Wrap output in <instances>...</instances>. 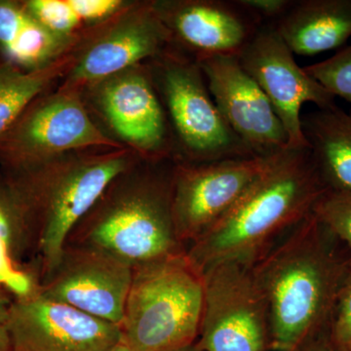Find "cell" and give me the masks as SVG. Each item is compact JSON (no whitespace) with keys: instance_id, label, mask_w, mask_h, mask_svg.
<instances>
[{"instance_id":"cell-1","label":"cell","mask_w":351,"mask_h":351,"mask_svg":"<svg viewBox=\"0 0 351 351\" xmlns=\"http://www.w3.org/2000/svg\"><path fill=\"white\" fill-rule=\"evenodd\" d=\"M350 250L311 212L252 265L267 302L270 346L297 351L330 330Z\"/></svg>"},{"instance_id":"cell-2","label":"cell","mask_w":351,"mask_h":351,"mask_svg":"<svg viewBox=\"0 0 351 351\" xmlns=\"http://www.w3.org/2000/svg\"><path fill=\"white\" fill-rule=\"evenodd\" d=\"M327 189L309 149H290L228 214L189 245L186 258L201 274L221 263L252 267L274 239L313 212Z\"/></svg>"},{"instance_id":"cell-3","label":"cell","mask_w":351,"mask_h":351,"mask_svg":"<svg viewBox=\"0 0 351 351\" xmlns=\"http://www.w3.org/2000/svg\"><path fill=\"white\" fill-rule=\"evenodd\" d=\"M174 165L142 160L115 178L64 246L101 252L132 269L186 253L173 221Z\"/></svg>"},{"instance_id":"cell-4","label":"cell","mask_w":351,"mask_h":351,"mask_svg":"<svg viewBox=\"0 0 351 351\" xmlns=\"http://www.w3.org/2000/svg\"><path fill=\"white\" fill-rule=\"evenodd\" d=\"M141 161L128 147L92 149L64 154L14 174L22 182L31 204L40 280L54 269L69 233L110 182Z\"/></svg>"},{"instance_id":"cell-5","label":"cell","mask_w":351,"mask_h":351,"mask_svg":"<svg viewBox=\"0 0 351 351\" xmlns=\"http://www.w3.org/2000/svg\"><path fill=\"white\" fill-rule=\"evenodd\" d=\"M202 274L186 253L133 269L121 343L131 351H168L195 343L202 317Z\"/></svg>"},{"instance_id":"cell-6","label":"cell","mask_w":351,"mask_h":351,"mask_svg":"<svg viewBox=\"0 0 351 351\" xmlns=\"http://www.w3.org/2000/svg\"><path fill=\"white\" fill-rule=\"evenodd\" d=\"M176 149V161L253 157L219 113L199 64L170 46L149 64Z\"/></svg>"},{"instance_id":"cell-7","label":"cell","mask_w":351,"mask_h":351,"mask_svg":"<svg viewBox=\"0 0 351 351\" xmlns=\"http://www.w3.org/2000/svg\"><path fill=\"white\" fill-rule=\"evenodd\" d=\"M124 147L95 123L83 95L57 88L22 113L0 143V160L20 174L71 152Z\"/></svg>"},{"instance_id":"cell-8","label":"cell","mask_w":351,"mask_h":351,"mask_svg":"<svg viewBox=\"0 0 351 351\" xmlns=\"http://www.w3.org/2000/svg\"><path fill=\"white\" fill-rule=\"evenodd\" d=\"M172 45L170 32L152 1H129L112 19L94 27L75 51V61L58 89L84 93L88 88Z\"/></svg>"},{"instance_id":"cell-9","label":"cell","mask_w":351,"mask_h":351,"mask_svg":"<svg viewBox=\"0 0 351 351\" xmlns=\"http://www.w3.org/2000/svg\"><path fill=\"white\" fill-rule=\"evenodd\" d=\"M285 152L207 163L175 161L172 215L182 246H189L218 223Z\"/></svg>"},{"instance_id":"cell-10","label":"cell","mask_w":351,"mask_h":351,"mask_svg":"<svg viewBox=\"0 0 351 351\" xmlns=\"http://www.w3.org/2000/svg\"><path fill=\"white\" fill-rule=\"evenodd\" d=\"M200 351H265L270 345L267 302L250 265L226 262L202 272Z\"/></svg>"},{"instance_id":"cell-11","label":"cell","mask_w":351,"mask_h":351,"mask_svg":"<svg viewBox=\"0 0 351 351\" xmlns=\"http://www.w3.org/2000/svg\"><path fill=\"white\" fill-rule=\"evenodd\" d=\"M117 141L145 162L176 160L174 138L151 66L141 64L88 88Z\"/></svg>"},{"instance_id":"cell-12","label":"cell","mask_w":351,"mask_h":351,"mask_svg":"<svg viewBox=\"0 0 351 351\" xmlns=\"http://www.w3.org/2000/svg\"><path fill=\"white\" fill-rule=\"evenodd\" d=\"M274 25H263L239 59L245 71L269 98L287 134L291 149H308L302 126V108L337 107L336 97L295 62Z\"/></svg>"},{"instance_id":"cell-13","label":"cell","mask_w":351,"mask_h":351,"mask_svg":"<svg viewBox=\"0 0 351 351\" xmlns=\"http://www.w3.org/2000/svg\"><path fill=\"white\" fill-rule=\"evenodd\" d=\"M133 269L101 252L64 246L38 294L120 327Z\"/></svg>"},{"instance_id":"cell-14","label":"cell","mask_w":351,"mask_h":351,"mask_svg":"<svg viewBox=\"0 0 351 351\" xmlns=\"http://www.w3.org/2000/svg\"><path fill=\"white\" fill-rule=\"evenodd\" d=\"M198 64L219 113L253 156H274L291 149L276 110L239 56L207 58Z\"/></svg>"},{"instance_id":"cell-15","label":"cell","mask_w":351,"mask_h":351,"mask_svg":"<svg viewBox=\"0 0 351 351\" xmlns=\"http://www.w3.org/2000/svg\"><path fill=\"white\" fill-rule=\"evenodd\" d=\"M6 325L14 351H110L120 327L36 294L13 299Z\"/></svg>"},{"instance_id":"cell-16","label":"cell","mask_w":351,"mask_h":351,"mask_svg":"<svg viewBox=\"0 0 351 351\" xmlns=\"http://www.w3.org/2000/svg\"><path fill=\"white\" fill-rule=\"evenodd\" d=\"M172 47L196 62L239 56L262 23L237 0H154Z\"/></svg>"},{"instance_id":"cell-17","label":"cell","mask_w":351,"mask_h":351,"mask_svg":"<svg viewBox=\"0 0 351 351\" xmlns=\"http://www.w3.org/2000/svg\"><path fill=\"white\" fill-rule=\"evenodd\" d=\"M36 226L29 198L17 176H0V288L13 299L38 294Z\"/></svg>"},{"instance_id":"cell-18","label":"cell","mask_w":351,"mask_h":351,"mask_svg":"<svg viewBox=\"0 0 351 351\" xmlns=\"http://www.w3.org/2000/svg\"><path fill=\"white\" fill-rule=\"evenodd\" d=\"M91 31L80 36H60L44 27L24 2L0 0V50L8 63L23 71L55 63L73 52Z\"/></svg>"},{"instance_id":"cell-19","label":"cell","mask_w":351,"mask_h":351,"mask_svg":"<svg viewBox=\"0 0 351 351\" xmlns=\"http://www.w3.org/2000/svg\"><path fill=\"white\" fill-rule=\"evenodd\" d=\"M274 25L295 55L338 49L351 38V0H295Z\"/></svg>"},{"instance_id":"cell-20","label":"cell","mask_w":351,"mask_h":351,"mask_svg":"<svg viewBox=\"0 0 351 351\" xmlns=\"http://www.w3.org/2000/svg\"><path fill=\"white\" fill-rule=\"evenodd\" d=\"M302 126L326 188L351 191V110H316L302 117Z\"/></svg>"},{"instance_id":"cell-21","label":"cell","mask_w":351,"mask_h":351,"mask_svg":"<svg viewBox=\"0 0 351 351\" xmlns=\"http://www.w3.org/2000/svg\"><path fill=\"white\" fill-rule=\"evenodd\" d=\"M76 49L38 71L0 64V143L32 101L63 80L75 63Z\"/></svg>"},{"instance_id":"cell-22","label":"cell","mask_w":351,"mask_h":351,"mask_svg":"<svg viewBox=\"0 0 351 351\" xmlns=\"http://www.w3.org/2000/svg\"><path fill=\"white\" fill-rule=\"evenodd\" d=\"M25 6L49 31L80 36L112 19L126 0H25Z\"/></svg>"},{"instance_id":"cell-23","label":"cell","mask_w":351,"mask_h":351,"mask_svg":"<svg viewBox=\"0 0 351 351\" xmlns=\"http://www.w3.org/2000/svg\"><path fill=\"white\" fill-rule=\"evenodd\" d=\"M313 213L351 254V191L327 189Z\"/></svg>"},{"instance_id":"cell-24","label":"cell","mask_w":351,"mask_h":351,"mask_svg":"<svg viewBox=\"0 0 351 351\" xmlns=\"http://www.w3.org/2000/svg\"><path fill=\"white\" fill-rule=\"evenodd\" d=\"M304 69L336 98L351 104V45Z\"/></svg>"},{"instance_id":"cell-25","label":"cell","mask_w":351,"mask_h":351,"mask_svg":"<svg viewBox=\"0 0 351 351\" xmlns=\"http://www.w3.org/2000/svg\"><path fill=\"white\" fill-rule=\"evenodd\" d=\"M330 338L339 351H351V263L335 306Z\"/></svg>"},{"instance_id":"cell-26","label":"cell","mask_w":351,"mask_h":351,"mask_svg":"<svg viewBox=\"0 0 351 351\" xmlns=\"http://www.w3.org/2000/svg\"><path fill=\"white\" fill-rule=\"evenodd\" d=\"M263 25H276L293 6L295 0H237Z\"/></svg>"},{"instance_id":"cell-27","label":"cell","mask_w":351,"mask_h":351,"mask_svg":"<svg viewBox=\"0 0 351 351\" xmlns=\"http://www.w3.org/2000/svg\"><path fill=\"white\" fill-rule=\"evenodd\" d=\"M297 351H339L332 345L330 330L307 341Z\"/></svg>"},{"instance_id":"cell-28","label":"cell","mask_w":351,"mask_h":351,"mask_svg":"<svg viewBox=\"0 0 351 351\" xmlns=\"http://www.w3.org/2000/svg\"><path fill=\"white\" fill-rule=\"evenodd\" d=\"M0 351H14L12 339L6 321L0 319Z\"/></svg>"},{"instance_id":"cell-29","label":"cell","mask_w":351,"mask_h":351,"mask_svg":"<svg viewBox=\"0 0 351 351\" xmlns=\"http://www.w3.org/2000/svg\"><path fill=\"white\" fill-rule=\"evenodd\" d=\"M13 298L6 291L0 288V319L6 321L9 307L12 302Z\"/></svg>"},{"instance_id":"cell-30","label":"cell","mask_w":351,"mask_h":351,"mask_svg":"<svg viewBox=\"0 0 351 351\" xmlns=\"http://www.w3.org/2000/svg\"><path fill=\"white\" fill-rule=\"evenodd\" d=\"M168 351H200L198 350L197 346H195V343L191 346H184V348H176V350H168Z\"/></svg>"},{"instance_id":"cell-31","label":"cell","mask_w":351,"mask_h":351,"mask_svg":"<svg viewBox=\"0 0 351 351\" xmlns=\"http://www.w3.org/2000/svg\"><path fill=\"white\" fill-rule=\"evenodd\" d=\"M110 351H131L129 350L128 348L125 345H123V343H120L119 345H117V346H114V348H112V350H110Z\"/></svg>"}]
</instances>
